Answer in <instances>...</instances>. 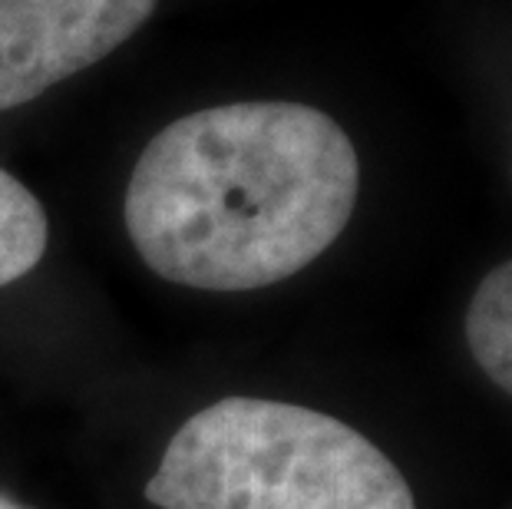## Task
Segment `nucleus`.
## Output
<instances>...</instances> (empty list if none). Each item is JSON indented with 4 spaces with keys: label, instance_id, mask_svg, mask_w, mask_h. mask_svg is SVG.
I'll return each instance as SVG.
<instances>
[{
    "label": "nucleus",
    "instance_id": "obj_5",
    "mask_svg": "<svg viewBox=\"0 0 512 509\" xmlns=\"http://www.w3.org/2000/svg\"><path fill=\"white\" fill-rule=\"evenodd\" d=\"M50 242L47 212L24 182L0 169V288L34 272Z\"/></svg>",
    "mask_w": 512,
    "mask_h": 509
},
{
    "label": "nucleus",
    "instance_id": "obj_6",
    "mask_svg": "<svg viewBox=\"0 0 512 509\" xmlns=\"http://www.w3.org/2000/svg\"><path fill=\"white\" fill-rule=\"evenodd\" d=\"M0 509H34V506H27V503H20V500H14V496L0 493Z\"/></svg>",
    "mask_w": 512,
    "mask_h": 509
},
{
    "label": "nucleus",
    "instance_id": "obj_2",
    "mask_svg": "<svg viewBox=\"0 0 512 509\" xmlns=\"http://www.w3.org/2000/svg\"><path fill=\"white\" fill-rule=\"evenodd\" d=\"M146 500L159 509H417L361 430L321 410L225 397L172 433Z\"/></svg>",
    "mask_w": 512,
    "mask_h": 509
},
{
    "label": "nucleus",
    "instance_id": "obj_4",
    "mask_svg": "<svg viewBox=\"0 0 512 509\" xmlns=\"http://www.w3.org/2000/svg\"><path fill=\"white\" fill-rule=\"evenodd\" d=\"M466 344L489 381L512 397V258L479 281L466 311Z\"/></svg>",
    "mask_w": 512,
    "mask_h": 509
},
{
    "label": "nucleus",
    "instance_id": "obj_1",
    "mask_svg": "<svg viewBox=\"0 0 512 509\" xmlns=\"http://www.w3.org/2000/svg\"><path fill=\"white\" fill-rule=\"evenodd\" d=\"M357 189V149L328 113L225 103L149 139L126 186V232L172 285L255 291L328 252Z\"/></svg>",
    "mask_w": 512,
    "mask_h": 509
},
{
    "label": "nucleus",
    "instance_id": "obj_3",
    "mask_svg": "<svg viewBox=\"0 0 512 509\" xmlns=\"http://www.w3.org/2000/svg\"><path fill=\"white\" fill-rule=\"evenodd\" d=\"M159 0H0V113L126 43Z\"/></svg>",
    "mask_w": 512,
    "mask_h": 509
}]
</instances>
